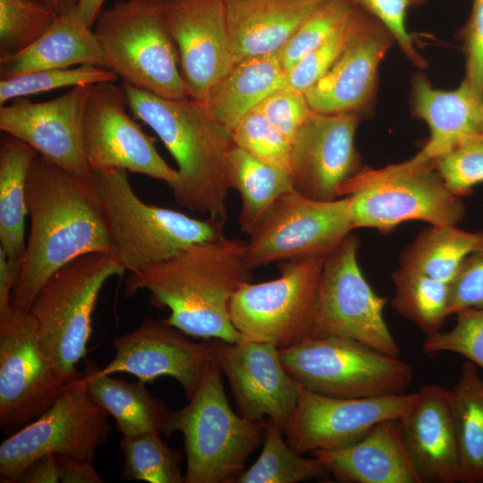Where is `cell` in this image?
Segmentation results:
<instances>
[{
    "mask_svg": "<svg viewBox=\"0 0 483 483\" xmlns=\"http://www.w3.org/2000/svg\"><path fill=\"white\" fill-rule=\"evenodd\" d=\"M26 199L30 228L12 306L28 313L57 269L87 253L114 255V248L90 182L38 155L29 172Z\"/></svg>",
    "mask_w": 483,
    "mask_h": 483,
    "instance_id": "obj_1",
    "label": "cell"
},
{
    "mask_svg": "<svg viewBox=\"0 0 483 483\" xmlns=\"http://www.w3.org/2000/svg\"><path fill=\"white\" fill-rule=\"evenodd\" d=\"M245 252L246 242L226 236L191 245L129 272L124 295L148 292L152 306L169 309L164 321L188 336L240 342L228 307L234 293L252 281Z\"/></svg>",
    "mask_w": 483,
    "mask_h": 483,
    "instance_id": "obj_2",
    "label": "cell"
},
{
    "mask_svg": "<svg viewBox=\"0 0 483 483\" xmlns=\"http://www.w3.org/2000/svg\"><path fill=\"white\" fill-rule=\"evenodd\" d=\"M123 85L131 114L156 132L177 164V177L168 185L176 203L225 225L231 131L199 100L168 99Z\"/></svg>",
    "mask_w": 483,
    "mask_h": 483,
    "instance_id": "obj_3",
    "label": "cell"
},
{
    "mask_svg": "<svg viewBox=\"0 0 483 483\" xmlns=\"http://www.w3.org/2000/svg\"><path fill=\"white\" fill-rule=\"evenodd\" d=\"M215 360L186 406L171 411L163 435L183 436L184 483H235L252 452L264 441L267 422L236 414L226 398Z\"/></svg>",
    "mask_w": 483,
    "mask_h": 483,
    "instance_id": "obj_4",
    "label": "cell"
},
{
    "mask_svg": "<svg viewBox=\"0 0 483 483\" xmlns=\"http://www.w3.org/2000/svg\"><path fill=\"white\" fill-rule=\"evenodd\" d=\"M90 183L106 215L114 255L125 272L165 260L185 248L225 237L224 224L149 205L133 191L127 171L92 170Z\"/></svg>",
    "mask_w": 483,
    "mask_h": 483,
    "instance_id": "obj_5",
    "label": "cell"
},
{
    "mask_svg": "<svg viewBox=\"0 0 483 483\" xmlns=\"http://www.w3.org/2000/svg\"><path fill=\"white\" fill-rule=\"evenodd\" d=\"M346 197L352 225L389 233L407 221L458 225L465 216L462 197L451 191L432 162L411 158L382 168L361 167L338 189Z\"/></svg>",
    "mask_w": 483,
    "mask_h": 483,
    "instance_id": "obj_6",
    "label": "cell"
},
{
    "mask_svg": "<svg viewBox=\"0 0 483 483\" xmlns=\"http://www.w3.org/2000/svg\"><path fill=\"white\" fill-rule=\"evenodd\" d=\"M125 270L113 254L92 252L53 273L37 294L29 313L37 324L39 344L54 366L70 380L82 375L92 332V316L100 291Z\"/></svg>",
    "mask_w": 483,
    "mask_h": 483,
    "instance_id": "obj_7",
    "label": "cell"
},
{
    "mask_svg": "<svg viewBox=\"0 0 483 483\" xmlns=\"http://www.w3.org/2000/svg\"><path fill=\"white\" fill-rule=\"evenodd\" d=\"M95 24L106 67L123 83L164 98L190 97L157 0L116 1Z\"/></svg>",
    "mask_w": 483,
    "mask_h": 483,
    "instance_id": "obj_8",
    "label": "cell"
},
{
    "mask_svg": "<svg viewBox=\"0 0 483 483\" xmlns=\"http://www.w3.org/2000/svg\"><path fill=\"white\" fill-rule=\"evenodd\" d=\"M289 375L326 396L361 398L406 393L414 371L399 357L338 337H309L279 350Z\"/></svg>",
    "mask_w": 483,
    "mask_h": 483,
    "instance_id": "obj_9",
    "label": "cell"
},
{
    "mask_svg": "<svg viewBox=\"0 0 483 483\" xmlns=\"http://www.w3.org/2000/svg\"><path fill=\"white\" fill-rule=\"evenodd\" d=\"M326 258L279 262V277L239 289L228 311L242 340L271 343L283 350L309 338Z\"/></svg>",
    "mask_w": 483,
    "mask_h": 483,
    "instance_id": "obj_10",
    "label": "cell"
},
{
    "mask_svg": "<svg viewBox=\"0 0 483 483\" xmlns=\"http://www.w3.org/2000/svg\"><path fill=\"white\" fill-rule=\"evenodd\" d=\"M360 240L352 233L324 262L309 337H338L399 357L384 318L388 299L375 292L358 262Z\"/></svg>",
    "mask_w": 483,
    "mask_h": 483,
    "instance_id": "obj_11",
    "label": "cell"
},
{
    "mask_svg": "<svg viewBox=\"0 0 483 483\" xmlns=\"http://www.w3.org/2000/svg\"><path fill=\"white\" fill-rule=\"evenodd\" d=\"M108 416L89 396L82 374L42 415L1 443L0 482H16L27 467L49 453L93 462L109 436Z\"/></svg>",
    "mask_w": 483,
    "mask_h": 483,
    "instance_id": "obj_12",
    "label": "cell"
},
{
    "mask_svg": "<svg viewBox=\"0 0 483 483\" xmlns=\"http://www.w3.org/2000/svg\"><path fill=\"white\" fill-rule=\"evenodd\" d=\"M353 229L346 197L322 201L292 190L273 208L246 242L252 270L308 257H326Z\"/></svg>",
    "mask_w": 483,
    "mask_h": 483,
    "instance_id": "obj_13",
    "label": "cell"
},
{
    "mask_svg": "<svg viewBox=\"0 0 483 483\" xmlns=\"http://www.w3.org/2000/svg\"><path fill=\"white\" fill-rule=\"evenodd\" d=\"M73 380L42 350L37 324L12 308L0 314V425L18 428L42 415Z\"/></svg>",
    "mask_w": 483,
    "mask_h": 483,
    "instance_id": "obj_14",
    "label": "cell"
},
{
    "mask_svg": "<svg viewBox=\"0 0 483 483\" xmlns=\"http://www.w3.org/2000/svg\"><path fill=\"white\" fill-rule=\"evenodd\" d=\"M123 83L91 85L85 104L82 141L91 170L121 168L161 180L167 185L177 177L147 135L127 113Z\"/></svg>",
    "mask_w": 483,
    "mask_h": 483,
    "instance_id": "obj_15",
    "label": "cell"
},
{
    "mask_svg": "<svg viewBox=\"0 0 483 483\" xmlns=\"http://www.w3.org/2000/svg\"><path fill=\"white\" fill-rule=\"evenodd\" d=\"M418 392L340 398L326 396L300 386L297 406L283 433L299 454L350 446L378 422L400 419L415 403Z\"/></svg>",
    "mask_w": 483,
    "mask_h": 483,
    "instance_id": "obj_16",
    "label": "cell"
},
{
    "mask_svg": "<svg viewBox=\"0 0 483 483\" xmlns=\"http://www.w3.org/2000/svg\"><path fill=\"white\" fill-rule=\"evenodd\" d=\"M359 122L355 113H312L291 142L295 191L316 200L339 198V187L362 167L354 145Z\"/></svg>",
    "mask_w": 483,
    "mask_h": 483,
    "instance_id": "obj_17",
    "label": "cell"
},
{
    "mask_svg": "<svg viewBox=\"0 0 483 483\" xmlns=\"http://www.w3.org/2000/svg\"><path fill=\"white\" fill-rule=\"evenodd\" d=\"M90 86L72 87L45 102L13 99L0 107V130L27 143L47 161L90 182L92 170L82 141L83 114Z\"/></svg>",
    "mask_w": 483,
    "mask_h": 483,
    "instance_id": "obj_18",
    "label": "cell"
},
{
    "mask_svg": "<svg viewBox=\"0 0 483 483\" xmlns=\"http://www.w3.org/2000/svg\"><path fill=\"white\" fill-rule=\"evenodd\" d=\"M190 97L203 101L233 66L224 0H157Z\"/></svg>",
    "mask_w": 483,
    "mask_h": 483,
    "instance_id": "obj_19",
    "label": "cell"
},
{
    "mask_svg": "<svg viewBox=\"0 0 483 483\" xmlns=\"http://www.w3.org/2000/svg\"><path fill=\"white\" fill-rule=\"evenodd\" d=\"M213 343L239 414L251 420L267 416L284 431L297 406L300 385L284 369L277 347L243 340Z\"/></svg>",
    "mask_w": 483,
    "mask_h": 483,
    "instance_id": "obj_20",
    "label": "cell"
},
{
    "mask_svg": "<svg viewBox=\"0 0 483 483\" xmlns=\"http://www.w3.org/2000/svg\"><path fill=\"white\" fill-rule=\"evenodd\" d=\"M114 359L100 371L123 372L150 383L168 376L177 380L190 399L216 353L213 339L192 342L180 329L164 319L145 318L131 332L112 342Z\"/></svg>",
    "mask_w": 483,
    "mask_h": 483,
    "instance_id": "obj_21",
    "label": "cell"
},
{
    "mask_svg": "<svg viewBox=\"0 0 483 483\" xmlns=\"http://www.w3.org/2000/svg\"><path fill=\"white\" fill-rule=\"evenodd\" d=\"M394 42L387 29L369 15L333 67L305 92L312 111L360 114L369 110L379 64Z\"/></svg>",
    "mask_w": 483,
    "mask_h": 483,
    "instance_id": "obj_22",
    "label": "cell"
},
{
    "mask_svg": "<svg viewBox=\"0 0 483 483\" xmlns=\"http://www.w3.org/2000/svg\"><path fill=\"white\" fill-rule=\"evenodd\" d=\"M412 407L399 419L403 443L420 483L459 482V457L450 391L421 386Z\"/></svg>",
    "mask_w": 483,
    "mask_h": 483,
    "instance_id": "obj_23",
    "label": "cell"
},
{
    "mask_svg": "<svg viewBox=\"0 0 483 483\" xmlns=\"http://www.w3.org/2000/svg\"><path fill=\"white\" fill-rule=\"evenodd\" d=\"M310 454L338 482L420 483L405 448L399 419L378 422L350 446L317 450Z\"/></svg>",
    "mask_w": 483,
    "mask_h": 483,
    "instance_id": "obj_24",
    "label": "cell"
},
{
    "mask_svg": "<svg viewBox=\"0 0 483 483\" xmlns=\"http://www.w3.org/2000/svg\"><path fill=\"white\" fill-rule=\"evenodd\" d=\"M480 98L463 79L453 90L434 88L423 74L411 80V110L428 126L425 146L412 157L418 163L432 162L449 152L467 137L481 131Z\"/></svg>",
    "mask_w": 483,
    "mask_h": 483,
    "instance_id": "obj_25",
    "label": "cell"
},
{
    "mask_svg": "<svg viewBox=\"0 0 483 483\" xmlns=\"http://www.w3.org/2000/svg\"><path fill=\"white\" fill-rule=\"evenodd\" d=\"M325 0H224L234 64L280 52Z\"/></svg>",
    "mask_w": 483,
    "mask_h": 483,
    "instance_id": "obj_26",
    "label": "cell"
},
{
    "mask_svg": "<svg viewBox=\"0 0 483 483\" xmlns=\"http://www.w3.org/2000/svg\"><path fill=\"white\" fill-rule=\"evenodd\" d=\"M93 64L106 67L92 28L78 19L74 7L61 11L48 30L25 49L0 55V77L8 79L42 70Z\"/></svg>",
    "mask_w": 483,
    "mask_h": 483,
    "instance_id": "obj_27",
    "label": "cell"
},
{
    "mask_svg": "<svg viewBox=\"0 0 483 483\" xmlns=\"http://www.w3.org/2000/svg\"><path fill=\"white\" fill-rule=\"evenodd\" d=\"M286 84L279 52L235 63L201 101L209 114L230 131L249 112Z\"/></svg>",
    "mask_w": 483,
    "mask_h": 483,
    "instance_id": "obj_28",
    "label": "cell"
},
{
    "mask_svg": "<svg viewBox=\"0 0 483 483\" xmlns=\"http://www.w3.org/2000/svg\"><path fill=\"white\" fill-rule=\"evenodd\" d=\"M82 374L89 396L114 419L122 436L164 433L171 411L148 392L145 383H130L104 374L89 359H85Z\"/></svg>",
    "mask_w": 483,
    "mask_h": 483,
    "instance_id": "obj_29",
    "label": "cell"
},
{
    "mask_svg": "<svg viewBox=\"0 0 483 483\" xmlns=\"http://www.w3.org/2000/svg\"><path fill=\"white\" fill-rule=\"evenodd\" d=\"M38 153L22 140L5 134L0 143V249L21 259L26 248L27 181Z\"/></svg>",
    "mask_w": 483,
    "mask_h": 483,
    "instance_id": "obj_30",
    "label": "cell"
},
{
    "mask_svg": "<svg viewBox=\"0 0 483 483\" xmlns=\"http://www.w3.org/2000/svg\"><path fill=\"white\" fill-rule=\"evenodd\" d=\"M227 176L230 189L242 199L239 225L250 235L278 199L293 190L290 174L264 163L233 146L228 153Z\"/></svg>",
    "mask_w": 483,
    "mask_h": 483,
    "instance_id": "obj_31",
    "label": "cell"
},
{
    "mask_svg": "<svg viewBox=\"0 0 483 483\" xmlns=\"http://www.w3.org/2000/svg\"><path fill=\"white\" fill-rule=\"evenodd\" d=\"M451 416L459 457V482H483V377L466 360L450 391Z\"/></svg>",
    "mask_w": 483,
    "mask_h": 483,
    "instance_id": "obj_32",
    "label": "cell"
},
{
    "mask_svg": "<svg viewBox=\"0 0 483 483\" xmlns=\"http://www.w3.org/2000/svg\"><path fill=\"white\" fill-rule=\"evenodd\" d=\"M483 249V231L430 225L401 253L400 266L450 284L467 257Z\"/></svg>",
    "mask_w": 483,
    "mask_h": 483,
    "instance_id": "obj_33",
    "label": "cell"
},
{
    "mask_svg": "<svg viewBox=\"0 0 483 483\" xmlns=\"http://www.w3.org/2000/svg\"><path fill=\"white\" fill-rule=\"evenodd\" d=\"M392 281L395 292L391 306L426 336L440 331L451 316L449 284L401 266Z\"/></svg>",
    "mask_w": 483,
    "mask_h": 483,
    "instance_id": "obj_34",
    "label": "cell"
},
{
    "mask_svg": "<svg viewBox=\"0 0 483 483\" xmlns=\"http://www.w3.org/2000/svg\"><path fill=\"white\" fill-rule=\"evenodd\" d=\"M283 430L267 421L263 448L258 460L236 479L235 483H298L327 479L331 475L316 457L303 458L282 436Z\"/></svg>",
    "mask_w": 483,
    "mask_h": 483,
    "instance_id": "obj_35",
    "label": "cell"
},
{
    "mask_svg": "<svg viewBox=\"0 0 483 483\" xmlns=\"http://www.w3.org/2000/svg\"><path fill=\"white\" fill-rule=\"evenodd\" d=\"M159 432L122 436V478L148 483H184L182 454L171 448Z\"/></svg>",
    "mask_w": 483,
    "mask_h": 483,
    "instance_id": "obj_36",
    "label": "cell"
},
{
    "mask_svg": "<svg viewBox=\"0 0 483 483\" xmlns=\"http://www.w3.org/2000/svg\"><path fill=\"white\" fill-rule=\"evenodd\" d=\"M118 76L111 69L93 64L55 68L0 80V106L16 98L64 87L115 82Z\"/></svg>",
    "mask_w": 483,
    "mask_h": 483,
    "instance_id": "obj_37",
    "label": "cell"
},
{
    "mask_svg": "<svg viewBox=\"0 0 483 483\" xmlns=\"http://www.w3.org/2000/svg\"><path fill=\"white\" fill-rule=\"evenodd\" d=\"M58 14L41 0H0V55L15 54L30 46Z\"/></svg>",
    "mask_w": 483,
    "mask_h": 483,
    "instance_id": "obj_38",
    "label": "cell"
},
{
    "mask_svg": "<svg viewBox=\"0 0 483 483\" xmlns=\"http://www.w3.org/2000/svg\"><path fill=\"white\" fill-rule=\"evenodd\" d=\"M369 15L355 6L339 28L286 72V84L307 92L333 67Z\"/></svg>",
    "mask_w": 483,
    "mask_h": 483,
    "instance_id": "obj_39",
    "label": "cell"
},
{
    "mask_svg": "<svg viewBox=\"0 0 483 483\" xmlns=\"http://www.w3.org/2000/svg\"><path fill=\"white\" fill-rule=\"evenodd\" d=\"M355 6L347 0H325L300 25L280 50L287 72L301 57L325 41L351 15Z\"/></svg>",
    "mask_w": 483,
    "mask_h": 483,
    "instance_id": "obj_40",
    "label": "cell"
},
{
    "mask_svg": "<svg viewBox=\"0 0 483 483\" xmlns=\"http://www.w3.org/2000/svg\"><path fill=\"white\" fill-rule=\"evenodd\" d=\"M234 146L290 174L291 141L254 109L231 131Z\"/></svg>",
    "mask_w": 483,
    "mask_h": 483,
    "instance_id": "obj_41",
    "label": "cell"
},
{
    "mask_svg": "<svg viewBox=\"0 0 483 483\" xmlns=\"http://www.w3.org/2000/svg\"><path fill=\"white\" fill-rule=\"evenodd\" d=\"M432 165L447 188L463 197L483 183V131L474 133Z\"/></svg>",
    "mask_w": 483,
    "mask_h": 483,
    "instance_id": "obj_42",
    "label": "cell"
},
{
    "mask_svg": "<svg viewBox=\"0 0 483 483\" xmlns=\"http://www.w3.org/2000/svg\"><path fill=\"white\" fill-rule=\"evenodd\" d=\"M455 315L456 323L452 329L425 337L422 352L428 356L454 352L483 370V309H467Z\"/></svg>",
    "mask_w": 483,
    "mask_h": 483,
    "instance_id": "obj_43",
    "label": "cell"
},
{
    "mask_svg": "<svg viewBox=\"0 0 483 483\" xmlns=\"http://www.w3.org/2000/svg\"><path fill=\"white\" fill-rule=\"evenodd\" d=\"M378 20L391 33L404 55L417 67L424 68L427 61L416 49L406 28L410 8L419 6L427 0H347Z\"/></svg>",
    "mask_w": 483,
    "mask_h": 483,
    "instance_id": "obj_44",
    "label": "cell"
},
{
    "mask_svg": "<svg viewBox=\"0 0 483 483\" xmlns=\"http://www.w3.org/2000/svg\"><path fill=\"white\" fill-rule=\"evenodd\" d=\"M255 109L291 142L313 113L305 93L287 84L271 92Z\"/></svg>",
    "mask_w": 483,
    "mask_h": 483,
    "instance_id": "obj_45",
    "label": "cell"
},
{
    "mask_svg": "<svg viewBox=\"0 0 483 483\" xmlns=\"http://www.w3.org/2000/svg\"><path fill=\"white\" fill-rule=\"evenodd\" d=\"M450 287V315L483 309V249L465 258Z\"/></svg>",
    "mask_w": 483,
    "mask_h": 483,
    "instance_id": "obj_46",
    "label": "cell"
},
{
    "mask_svg": "<svg viewBox=\"0 0 483 483\" xmlns=\"http://www.w3.org/2000/svg\"><path fill=\"white\" fill-rule=\"evenodd\" d=\"M465 55L464 78L483 97V0H472L470 17L462 30Z\"/></svg>",
    "mask_w": 483,
    "mask_h": 483,
    "instance_id": "obj_47",
    "label": "cell"
},
{
    "mask_svg": "<svg viewBox=\"0 0 483 483\" xmlns=\"http://www.w3.org/2000/svg\"><path fill=\"white\" fill-rule=\"evenodd\" d=\"M63 473V455L49 453L36 460L20 475L19 483H58Z\"/></svg>",
    "mask_w": 483,
    "mask_h": 483,
    "instance_id": "obj_48",
    "label": "cell"
},
{
    "mask_svg": "<svg viewBox=\"0 0 483 483\" xmlns=\"http://www.w3.org/2000/svg\"><path fill=\"white\" fill-rule=\"evenodd\" d=\"M21 258L11 259L0 249V314L12 309V297L20 278Z\"/></svg>",
    "mask_w": 483,
    "mask_h": 483,
    "instance_id": "obj_49",
    "label": "cell"
},
{
    "mask_svg": "<svg viewBox=\"0 0 483 483\" xmlns=\"http://www.w3.org/2000/svg\"><path fill=\"white\" fill-rule=\"evenodd\" d=\"M105 0H79L74 6L75 13L84 25L92 28L102 12Z\"/></svg>",
    "mask_w": 483,
    "mask_h": 483,
    "instance_id": "obj_50",
    "label": "cell"
},
{
    "mask_svg": "<svg viewBox=\"0 0 483 483\" xmlns=\"http://www.w3.org/2000/svg\"><path fill=\"white\" fill-rule=\"evenodd\" d=\"M78 2H79V0H61L60 12L64 10V9L74 7L77 4Z\"/></svg>",
    "mask_w": 483,
    "mask_h": 483,
    "instance_id": "obj_51",
    "label": "cell"
},
{
    "mask_svg": "<svg viewBox=\"0 0 483 483\" xmlns=\"http://www.w3.org/2000/svg\"><path fill=\"white\" fill-rule=\"evenodd\" d=\"M41 1L45 2L48 5L52 6L57 12H60L61 0H41Z\"/></svg>",
    "mask_w": 483,
    "mask_h": 483,
    "instance_id": "obj_52",
    "label": "cell"
},
{
    "mask_svg": "<svg viewBox=\"0 0 483 483\" xmlns=\"http://www.w3.org/2000/svg\"><path fill=\"white\" fill-rule=\"evenodd\" d=\"M480 122H481V131H483V97L480 100Z\"/></svg>",
    "mask_w": 483,
    "mask_h": 483,
    "instance_id": "obj_53",
    "label": "cell"
}]
</instances>
